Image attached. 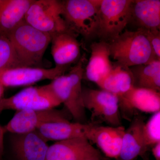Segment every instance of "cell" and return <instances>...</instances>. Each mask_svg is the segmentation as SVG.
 Instances as JSON below:
<instances>
[{
    "label": "cell",
    "instance_id": "6da1fadb",
    "mask_svg": "<svg viewBox=\"0 0 160 160\" xmlns=\"http://www.w3.org/2000/svg\"><path fill=\"white\" fill-rule=\"evenodd\" d=\"M85 58H81L69 72L51 80L45 86L64 104L76 122L86 123V109L82 102V81L84 76Z\"/></svg>",
    "mask_w": 160,
    "mask_h": 160
},
{
    "label": "cell",
    "instance_id": "7a4b0ae2",
    "mask_svg": "<svg viewBox=\"0 0 160 160\" xmlns=\"http://www.w3.org/2000/svg\"><path fill=\"white\" fill-rule=\"evenodd\" d=\"M109 43L110 58L114 65L124 69L147 64L158 60L156 57L144 29L126 30Z\"/></svg>",
    "mask_w": 160,
    "mask_h": 160
},
{
    "label": "cell",
    "instance_id": "3957f363",
    "mask_svg": "<svg viewBox=\"0 0 160 160\" xmlns=\"http://www.w3.org/2000/svg\"><path fill=\"white\" fill-rule=\"evenodd\" d=\"M22 67L41 68L51 35L35 29L25 19L7 35Z\"/></svg>",
    "mask_w": 160,
    "mask_h": 160
},
{
    "label": "cell",
    "instance_id": "277c9868",
    "mask_svg": "<svg viewBox=\"0 0 160 160\" xmlns=\"http://www.w3.org/2000/svg\"><path fill=\"white\" fill-rule=\"evenodd\" d=\"M132 0H101L96 35L109 42L116 38L130 22Z\"/></svg>",
    "mask_w": 160,
    "mask_h": 160
},
{
    "label": "cell",
    "instance_id": "5b68a950",
    "mask_svg": "<svg viewBox=\"0 0 160 160\" xmlns=\"http://www.w3.org/2000/svg\"><path fill=\"white\" fill-rule=\"evenodd\" d=\"M101 0L63 1V17L69 30L86 38L96 35Z\"/></svg>",
    "mask_w": 160,
    "mask_h": 160
},
{
    "label": "cell",
    "instance_id": "8992f818",
    "mask_svg": "<svg viewBox=\"0 0 160 160\" xmlns=\"http://www.w3.org/2000/svg\"><path fill=\"white\" fill-rule=\"evenodd\" d=\"M63 12V1L34 0L24 19L35 29L51 36L69 30Z\"/></svg>",
    "mask_w": 160,
    "mask_h": 160
},
{
    "label": "cell",
    "instance_id": "52a82bcc",
    "mask_svg": "<svg viewBox=\"0 0 160 160\" xmlns=\"http://www.w3.org/2000/svg\"><path fill=\"white\" fill-rule=\"evenodd\" d=\"M82 102L92 120H99L110 126H121L119 100L116 95L101 89L83 88Z\"/></svg>",
    "mask_w": 160,
    "mask_h": 160
},
{
    "label": "cell",
    "instance_id": "ba28073f",
    "mask_svg": "<svg viewBox=\"0 0 160 160\" xmlns=\"http://www.w3.org/2000/svg\"><path fill=\"white\" fill-rule=\"evenodd\" d=\"M61 103L45 86L22 89L0 100V113L6 110H45L55 109Z\"/></svg>",
    "mask_w": 160,
    "mask_h": 160
},
{
    "label": "cell",
    "instance_id": "9c48e42d",
    "mask_svg": "<svg viewBox=\"0 0 160 160\" xmlns=\"http://www.w3.org/2000/svg\"><path fill=\"white\" fill-rule=\"evenodd\" d=\"M66 120L68 115L65 112L55 109L20 110L3 128L5 133L22 134L35 131L45 123Z\"/></svg>",
    "mask_w": 160,
    "mask_h": 160
},
{
    "label": "cell",
    "instance_id": "30bf717a",
    "mask_svg": "<svg viewBox=\"0 0 160 160\" xmlns=\"http://www.w3.org/2000/svg\"><path fill=\"white\" fill-rule=\"evenodd\" d=\"M69 68L55 66L51 69L17 67L0 70V86L15 87L28 86L45 80L54 79L65 74Z\"/></svg>",
    "mask_w": 160,
    "mask_h": 160
},
{
    "label": "cell",
    "instance_id": "8fae6325",
    "mask_svg": "<svg viewBox=\"0 0 160 160\" xmlns=\"http://www.w3.org/2000/svg\"><path fill=\"white\" fill-rule=\"evenodd\" d=\"M103 160L99 150L85 138L56 142L49 146L46 160Z\"/></svg>",
    "mask_w": 160,
    "mask_h": 160
},
{
    "label": "cell",
    "instance_id": "7c38bea8",
    "mask_svg": "<svg viewBox=\"0 0 160 160\" xmlns=\"http://www.w3.org/2000/svg\"><path fill=\"white\" fill-rule=\"evenodd\" d=\"M77 35L69 30L51 35V53L56 66L69 68L81 58V49Z\"/></svg>",
    "mask_w": 160,
    "mask_h": 160
},
{
    "label": "cell",
    "instance_id": "4fadbf2b",
    "mask_svg": "<svg viewBox=\"0 0 160 160\" xmlns=\"http://www.w3.org/2000/svg\"><path fill=\"white\" fill-rule=\"evenodd\" d=\"M125 130L122 126H99L94 123L88 140L96 144L107 157L116 160L121 152Z\"/></svg>",
    "mask_w": 160,
    "mask_h": 160
},
{
    "label": "cell",
    "instance_id": "5bb4252c",
    "mask_svg": "<svg viewBox=\"0 0 160 160\" xmlns=\"http://www.w3.org/2000/svg\"><path fill=\"white\" fill-rule=\"evenodd\" d=\"M119 98L120 110L153 113L160 110V92L132 86Z\"/></svg>",
    "mask_w": 160,
    "mask_h": 160
},
{
    "label": "cell",
    "instance_id": "9a60e30c",
    "mask_svg": "<svg viewBox=\"0 0 160 160\" xmlns=\"http://www.w3.org/2000/svg\"><path fill=\"white\" fill-rule=\"evenodd\" d=\"M13 151L19 160H46L49 146L37 130L15 134L12 140Z\"/></svg>",
    "mask_w": 160,
    "mask_h": 160
},
{
    "label": "cell",
    "instance_id": "2e32d148",
    "mask_svg": "<svg viewBox=\"0 0 160 160\" xmlns=\"http://www.w3.org/2000/svg\"><path fill=\"white\" fill-rule=\"evenodd\" d=\"M94 123L70 122L69 120L43 124L37 129L44 138L56 142L78 138L88 139Z\"/></svg>",
    "mask_w": 160,
    "mask_h": 160
},
{
    "label": "cell",
    "instance_id": "e0dca14e",
    "mask_svg": "<svg viewBox=\"0 0 160 160\" xmlns=\"http://www.w3.org/2000/svg\"><path fill=\"white\" fill-rule=\"evenodd\" d=\"M91 55L85 68L84 75L88 81L97 85L112 69L109 43L105 41L94 42L91 44Z\"/></svg>",
    "mask_w": 160,
    "mask_h": 160
},
{
    "label": "cell",
    "instance_id": "ac0fdd59",
    "mask_svg": "<svg viewBox=\"0 0 160 160\" xmlns=\"http://www.w3.org/2000/svg\"><path fill=\"white\" fill-rule=\"evenodd\" d=\"M144 118L136 117L125 130L119 156L116 160H134L146 151L143 136Z\"/></svg>",
    "mask_w": 160,
    "mask_h": 160
},
{
    "label": "cell",
    "instance_id": "d6986e66",
    "mask_svg": "<svg viewBox=\"0 0 160 160\" xmlns=\"http://www.w3.org/2000/svg\"><path fill=\"white\" fill-rule=\"evenodd\" d=\"M34 0H0V35L7 36L24 20Z\"/></svg>",
    "mask_w": 160,
    "mask_h": 160
},
{
    "label": "cell",
    "instance_id": "ffe728a7",
    "mask_svg": "<svg viewBox=\"0 0 160 160\" xmlns=\"http://www.w3.org/2000/svg\"><path fill=\"white\" fill-rule=\"evenodd\" d=\"M130 21L136 23L138 29L160 30V0L132 1Z\"/></svg>",
    "mask_w": 160,
    "mask_h": 160
},
{
    "label": "cell",
    "instance_id": "44dd1931",
    "mask_svg": "<svg viewBox=\"0 0 160 160\" xmlns=\"http://www.w3.org/2000/svg\"><path fill=\"white\" fill-rule=\"evenodd\" d=\"M133 86L160 92V60L129 68Z\"/></svg>",
    "mask_w": 160,
    "mask_h": 160
},
{
    "label": "cell",
    "instance_id": "7402d4cb",
    "mask_svg": "<svg viewBox=\"0 0 160 160\" xmlns=\"http://www.w3.org/2000/svg\"><path fill=\"white\" fill-rule=\"evenodd\" d=\"M113 65L112 69L97 85L101 89L119 97L133 86L132 78L129 69Z\"/></svg>",
    "mask_w": 160,
    "mask_h": 160
},
{
    "label": "cell",
    "instance_id": "603a6c76",
    "mask_svg": "<svg viewBox=\"0 0 160 160\" xmlns=\"http://www.w3.org/2000/svg\"><path fill=\"white\" fill-rule=\"evenodd\" d=\"M21 67L11 42L6 37L0 35V70Z\"/></svg>",
    "mask_w": 160,
    "mask_h": 160
},
{
    "label": "cell",
    "instance_id": "cb8c5ba5",
    "mask_svg": "<svg viewBox=\"0 0 160 160\" xmlns=\"http://www.w3.org/2000/svg\"><path fill=\"white\" fill-rule=\"evenodd\" d=\"M143 136L147 150L160 142V111L153 113L143 126Z\"/></svg>",
    "mask_w": 160,
    "mask_h": 160
},
{
    "label": "cell",
    "instance_id": "d4e9b609",
    "mask_svg": "<svg viewBox=\"0 0 160 160\" xmlns=\"http://www.w3.org/2000/svg\"><path fill=\"white\" fill-rule=\"evenodd\" d=\"M148 41L158 59L160 60V31L144 29Z\"/></svg>",
    "mask_w": 160,
    "mask_h": 160
},
{
    "label": "cell",
    "instance_id": "484cf974",
    "mask_svg": "<svg viewBox=\"0 0 160 160\" xmlns=\"http://www.w3.org/2000/svg\"><path fill=\"white\" fill-rule=\"evenodd\" d=\"M5 134L3 126L0 124V160H2L4 152V137Z\"/></svg>",
    "mask_w": 160,
    "mask_h": 160
},
{
    "label": "cell",
    "instance_id": "4316f807",
    "mask_svg": "<svg viewBox=\"0 0 160 160\" xmlns=\"http://www.w3.org/2000/svg\"><path fill=\"white\" fill-rule=\"evenodd\" d=\"M152 152L156 160H160V142L152 147Z\"/></svg>",
    "mask_w": 160,
    "mask_h": 160
},
{
    "label": "cell",
    "instance_id": "83f0119b",
    "mask_svg": "<svg viewBox=\"0 0 160 160\" xmlns=\"http://www.w3.org/2000/svg\"><path fill=\"white\" fill-rule=\"evenodd\" d=\"M4 92H5V88L3 86H0V100L3 98Z\"/></svg>",
    "mask_w": 160,
    "mask_h": 160
},
{
    "label": "cell",
    "instance_id": "f1b7e54d",
    "mask_svg": "<svg viewBox=\"0 0 160 160\" xmlns=\"http://www.w3.org/2000/svg\"><path fill=\"white\" fill-rule=\"evenodd\" d=\"M88 160H100L98 159H89Z\"/></svg>",
    "mask_w": 160,
    "mask_h": 160
}]
</instances>
